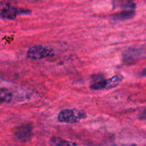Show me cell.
<instances>
[{
	"label": "cell",
	"mask_w": 146,
	"mask_h": 146,
	"mask_svg": "<svg viewBox=\"0 0 146 146\" xmlns=\"http://www.w3.org/2000/svg\"><path fill=\"white\" fill-rule=\"evenodd\" d=\"M86 117L87 115L85 111L76 108H73L61 110L58 113L57 119L61 123L73 124V123H78L81 120L86 118Z\"/></svg>",
	"instance_id": "1"
},
{
	"label": "cell",
	"mask_w": 146,
	"mask_h": 146,
	"mask_svg": "<svg viewBox=\"0 0 146 146\" xmlns=\"http://www.w3.org/2000/svg\"><path fill=\"white\" fill-rule=\"evenodd\" d=\"M123 61L125 64L132 65L139 60L146 58V47H132L123 53Z\"/></svg>",
	"instance_id": "2"
},
{
	"label": "cell",
	"mask_w": 146,
	"mask_h": 146,
	"mask_svg": "<svg viewBox=\"0 0 146 146\" xmlns=\"http://www.w3.org/2000/svg\"><path fill=\"white\" fill-rule=\"evenodd\" d=\"M27 55L32 60H41L47 57L54 55V50L48 47L42 45H36L27 50Z\"/></svg>",
	"instance_id": "3"
},
{
	"label": "cell",
	"mask_w": 146,
	"mask_h": 146,
	"mask_svg": "<svg viewBox=\"0 0 146 146\" xmlns=\"http://www.w3.org/2000/svg\"><path fill=\"white\" fill-rule=\"evenodd\" d=\"M31 11L28 9H24L17 8V7H12L9 4H1V17L3 19H7L14 20L18 15L21 14H30Z\"/></svg>",
	"instance_id": "4"
},
{
	"label": "cell",
	"mask_w": 146,
	"mask_h": 146,
	"mask_svg": "<svg viewBox=\"0 0 146 146\" xmlns=\"http://www.w3.org/2000/svg\"><path fill=\"white\" fill-rule=\"evenodd\" d=\"M32 135V126L29 124L18 126L14 130V136L18 141L25 143L31 139Z\"/></svg>",
	"instance_id": "5"
},
{
	"label": "cell",
	"mask_w": 146,
	"mask_h": 146,
	"mask_svg": "<svg viewBox=\"0 0 146 146\" xmlns=\"http://www.w3.org/2000/svg\"><path fill=\"white\" fill-rule=\"evenodd\" d=\"M135 16V11L133 10H124L121 12L117 13L111 16V18L115 21H122L131 19Z\"/></svg>",
	"instance_id": "6"
},
{
	"label": "cell",
	"mask_w": 146,
	"mask_h": 146,
	"mask_svg": "<svg viewBox=\"0 0 146 146\" xmlns=\"http://www.w3.org/2000/svg\"><path fill=\"white\" fill-rule=\"evenodd\" d=\"M50 146H78L76 143L66 140L59 137H51L49 141Z\"/></svg>",
	"instance_id": "7"
},
{
	"label": "cell",
	"mask_w": 146,
	"mask_h": 146,
	"mask_svg": "<svg viewBox=\"0 0 146 146\" xmlns=\"http://www.w3.org/2000/svg\"><path fill=\"white\" fill-rule=\"evenodd\" d=\"M123 80V77L121 75H115L114 77H111L108 80H106L107 81V87L106 90H111V89L115 88L117 86L120 84V83Z\"/></svg>",
	"instance_id": "8"
},
{
	"label": "cell",
	"mask_w": 146,
	"mask_h": 146,
	"mask_svg": "<svg viewBox=\"0 0 146 146\" xmlns=\"http://www.w3.org/2000/svg\"><path fill=\"white\" fill-rule=\"evenodd\" d=\"M118 7L125 10H134L135 9V4L132 0H118L117 1Z\"/></svg>",
	"instance_id": "9"
},
{
	"label": "cell",
	"mask_w": 146,
	"mask_h": 146,
	"mask_svg": "<svg viewBox=\"0 0 146 146\" xmlns=\"http://www.w3.org/2000/svg\"><path fill=\"white\" fill-rule=\"evenodd\" d=\"M0 95H1V102H9L12 99V94L7 89L1 88Z\"/></svg>",
	"instance_id": "10"
},
{
	"label": "cell",
	"mask_w": 146,
	"mask_h": 146,
	"mask_svg": "<svg viewBox=\"0 0 146 146\" xmlns=\"http://www.w3.org/2000/svg\"><path fill=\"white\" fill-rule=\"evenodd\" d=\"M107 87V81L106 80H102L101 81L94 82L90 86V88L92 90H101L106 89Z\"/></svg>",
	"instance_id": "11"
},
{
	"label": "cell",
	"mask_w": 146,
	"mask_h": 146,
	"mask_svg": "<svg viewBox=\"0 0 146 146\" xmlns=\"http://www.w3.org/2000/svg\"><path fill=\"white\" fill-rule=\"evenodd\" d=\"M139 118L141 119V120H145L146 121V109L145 110H143L139 115Z\"/></svg>",
	"instance_id": "12"
},
{
	"label": "cell",
	"mask_w": 146,
	"mask_h": 146,
	"mask_svg": "<svg viewBox=\"0 0 146 146\" xmlns=\"http://www.w3.org/2000/svg\"><path fill=\"white\" fill-rule=\"evenodd\" d=\"M140 75H141V77H146V69H144V70L140 73Z\"/></svg>",
	"instance_id": "13"
}]
</instances>
